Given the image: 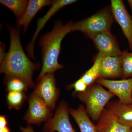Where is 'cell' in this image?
I'll return each instance as SVG.
<instances>
[{"label":"cell","instance_id":"6da1fadb","mask_svg":"<svg viewBox=\"0 0 132 132\" xmlns=\"http://www.w3.org/2000/svg\"><path fill=\"white\" fill-rule=\"evenodd\" d=\"M9 50L1 62L0 72L6 78H19L24 81L28 87L35 86L33 82L34 72L41 67L39 63H34L26 55L21 44L20 32L14 27H10Z\"/></svg>","mask_w":132,"mask_h":132},{"label":"cell","instance_id":"7a4b0ae2","mask_svg":"<svg viewBox=\"0 0 132 132\" xmlns=\"http://www.w3.org/2000/svg\"><path fill=\"white\" fill-rule=\"evenodd\" d=\"M73 24L72 22L69 21L64 25L57 21L52 31L41 38L39 44L42 48V67L37 81L45 75L54 73L64 68V65L59 63L58 59L62 41L66 35L72 31Z\"/></svg>","mask_w":132,"mask_h":132},{"label":"cell","instance_id":"3957f363","mask_svg":"<svg viewBox=\"0 0 132 132\" xmlns=\"http://www.w3.org/2000/svg\"><path fill=\"white\" fill-rule=\"evenodd\" d=\"M75 95L85 104L87 112L94 121L98 120L105 107L115 96L98 83L89 86L85 92Z\"/></svg>","mask_w":132,"mask_h":132},{"label":"cell","instance_id":"277c9868","mask_svg":"<svg viewBox=\"0 0 132 132\" xmlns=\"http://www.w3.org/2000/svg\"><path fill=\"white\" fill-rule=\"evenodd\" d=\"M113 22L111 9L107 7L87 19L73 23L72 31H80L89 37L99 33L110 32Z\"/></svg>","mask_w":132,"mask_h":132},{"label":"cell","instance_id":"5b68a950","mask_svg":"<svg viewBox=\"0 0 132 132\" xmlns=\"http://www.w3.org/2000/svg\"><path fill=\"white\" fill-rule=\"evenodd\" d=\"M38 82L33 93L42 99L51 110H54L60 93L54 73L45 75Z\"/></svg>","mask_w":132,"mask_h":132},{"label":"cell","instance_id":"8992f818","mask_svg":"<svg viewBox=\"0 0 132 132\" xmlns=\"http://www.w3.org/2000/svg\"><path fill=\"white\" fill-rule=\"evenodd\" d=\"M29 106L24 119L28 124L39 125L51 119L52 111L42 99L32 93L28 98Z\"/></svg>","mask_w":132,"mask_h":132},{"label":"cell","instance_id":"52a82bcc","mask_svg":"<svg viewBox=\"0 0 132 132\" xmlns=\"http://www.w3.org/2000/svg\"><path fill=\"white\" fill-rule=\"evenodd\" d=\"M69 111L67 103L61 102L54 116L45 124L44 132H76L69 120Z\"/></svg>","mask_w":132,"mask_h":132},{"label":"cell","instance_id":"ba28073f","mask_svg":"<svg viewBox=\"0 0 132 132\" xmlns=\"http://www.w3.org/2000/svg\"><path fill=\"white\" fill-rule=\"evenodd\" d=\"M96 82L106 88L123 103H132V78L120 80L99 78Z\"/></svg>","mask_w":132,"mask_h":132},{"label":"cell","instance_id":"9c48e42d","mask_svg":"<svg viewBox=\"0 0 132 132\" xmlns=\"http://www.w3.org/2000/svg\"><path fill=\"white\" fill-rule=\"evenodd\" d=\"M111 13L115 20L120 26L127 39L130 49L132 50V19L127 12L123 1L111 0Z\"/></svg>","mask_w":132,"mask_h":132},{"label":"cell","instance_id":"30bf717a","mask_svg":"<svg viewBox=\"0 0 132 132\" xmlns=\"http://www.w3.org/2000/svg\"><path fill=\"white\" fill-rule=\"evenodd\" d=\"M96 46L99 53L104 56H121L122 52L110 32H104L89 36Z\"/></svg>","mask_w":132,"mask_h":132},{"label":"cell","instance_id":"8fae6325","mask_svg":"<svg viewBox=\"0 0 132 132\" xmlns=\"http://www.w3.org/2000/svg\"><path fill=\"white\" fill-rule=\"evenodd\" d=\"M77 1L76 0H56L53 1L52 6L46 14L38 20L37 27L31 41L26 47V51L29 57L35 59L34 55V45L36 38L39 33L43 28L47 22L59 10L64 6L72 4Z\"/></svg>","mask_w":132,"mask_h":132},{"label":"cell","instance_id":"7c38bea8","mask_svg":"<svg viewBox=\"0 0 132 132\" xmlns=\"http://www.w3.org/2000/svg\"><path fill=\"white\" fill-rule=\"evenodd\" d=\"M98 132H129L131 128L121 124L116 116L106 108L103 110L97 121Z\"/></svg>","mask_w":132,"mask_h":132},{"label":"cell","instance_id":"4fadbf2b","mask_svg":"<svg viewBox=\"0 0 132 132\" xmlns=\"http://www.w3.org/2000/svg\"><path fill=\"white\" fill-rule=\"evenodd\" d=\"M121 56H104L100 71V78H109L122 77Z\"/></svg>","mask_w":132,"mask_h":132},{"label":"cell","instance_id":"5bb4252c","mask_svg":"<svg viewBox=\"0 0 132 132\" xmlns=\"http://www.w3.org/2000/svg\"><path fill=\"white\" fill-rule=\"evenodd\" d=\"M106 108L114 114L120 123L132 128V103H123L117 100L109 101Z\"/></svg>","mask_w":132,"mask_h":132},{"label":"cell","instance_id":"9a60e30c","mask_svg":"<svg viewBox=\"0 0 132 132\" xmlns=\"http://www.w3.org/2000/svg\"><path fill=\"white\" fill-rule=\"evenodd\" d=\"M53 1L30 0L25 13L20 19H17L16 23L18 27H24V34L26 33L29 24L34 17L42 8L52 5Z\"/></svg>","mask_w":132,"mask_h":132},{"label":"cell","instance_id":"2e32d148","mask_svg":"<svg viewBox=\"0 0 132 132\" xmlns=\"http://www.w3.org/2000/svg\"><path fill=\"white\" fill-rule=\"evenodd\" d=\"M69 112L78 124L80 132H98L96 126L90 119L86 108L83 105H79L75 109H70Z\"/></svg>","mask_w":132,"mask_h":132},{"label":"cell","instance_id":"e0dca14e","mask_svg":"<svg viewBox=\"0 0 132 132\" xmlns=\"http://www.w3.org/2000/svg\"><path fill=\"white\" fill-rule=\"evenodd\" d=\"M104 56L98 53L93 66L80 77L88 86L93 85L100 78L101 64Z\"/></svg>","mask_w":132,"mask_h":132},{"label":"cell","instance_id":"ac0fdd59","mask_svg":"<svg viewBox=\"0 0 132 132\" xmlns=\"http://www.w3.org/2000/svg\"><path fill=\"white\" fill-rule=\"evenodd\" d=\"M27 0H1L2 5L9 9L17 19H20L24 14L28 5Z\"/></svg>","mask_w":132,"mask_h":132},{"label":"cell","instance_id":"d6986e66","mask_svg":"<svg viewBox=\"0 0 132 132\" xmlns=\"http://www.w3.org/2000/svg\"><path fill=\"white\" fill-rule=\"evenodd\" d=\"M6 99L7 105L10 109H14L19 110L26 100V92H8Z\"/></svg>","mask_w":132,"mask_h":132},{"label":"cell","instance_id":"ffe728a7","mask_svg":"<svg viewBox=\"0 0 132 132\" xmlns=\"http://www.w3.org/2000/svg\"><path fill=\"white\" fill-rule=\"evenodd\" d=\"M5 83L8 92H26L28 86L21 80L15 78H5Z\"/></svg>","mask_w":132,"mask_h":132},{"label":"cell","instance_id":"44dd1931","mask_svg":"<svg viewBox=\"0 0 132 132\" xmlns=\"http://www.w3.org/2000/svg\"><path fill=\"white\" fill-rule=\"evenodd\" d=\"M122 62V77L123 79L132 78V52H122L121 55Z\"/></svg>","mask_w":132,"mask_h":132},{"label":"cell","instance_id":"7402d4cb","mask_svg":"<svg viewBox=\"0 0 132 132\" xmlns=\"http://www.w3.org/2000/svg\"><path fill=\"white\" fill-rule=\"evenodd\" d=\"M87 85L82 80V79L80 78L74 83L69 86V88H73L74 89L73 94L75 95L78 93L85 92L87 89Z\"/></svg>","mask_w":132,"mask_h":132},{"label":"cell","instance_id":"603a6c76","mask_svg":"<svg viewBox=\"0 0 132 132\" xmlns=\"http://www.w3.org/2000/svg\"><path fill=\"white\" fill-rule=\"evenodd\" d=\"M5 46L2 42H1V58L0 61L1 62L5 58L7 53H5Z\"/></svg>","mask_w":132,"mask_h":132},{"label":"cell","instance_id":"cb8c5ba5","mask_svg":"<svg viewBox=\"0 0 132 132\" xmlns=\"http://www.w3.org/2000/svg\"><path fill=\"white\" fill-rule=\"evenodd\" d=\"M7 121L5 116L1 115L0 116V128L7 126Z\"/></svg>","mask_w":132,"mask_h":132},{"label":"cell","instance_id":"d4e9b609","mask_svg":"<svg viewBox=\"0 0 132 132\" xmlns=\"http://www.w3.org/2000/svg\"><path fill=\"white\" fill-rule=\"evenodd\" d=\"M20 129L21 132H36L33 130L32 128L30 126H28L26 127H21Z\"/></svg>","mask_w":132,"mask_h":132},{"label":"cell","instance_id":"484cf974","mask_svg":"<svg viewBox=\"0 0 132 132\" xmlns=\"http://www.w3.org/2000/svg\"><path fill=\"white\" fill-rule=\"evenodd\" d=\"M0 132H10V129L7 126L0 128Z\"/></svg>","mask_w":132,"mask_h":132},{"label":"cell","instance_id":"4316f807","mask_svg":"<svg viewBox=\"0 0 132 132\" xmlns=\"http://www.w3.org/2000/svg\"><path fill=\"white\" fill-rule=\"evenodd\" d=\"M128 2L129 3V5H130L131 9L132 10V0H129V1H128Z\"/></svg>","mask_w":132,"mask_h":132},{"label":"cell","instance_id":"83f0119b","mask_svg":"<svg viewBox=\"0 0 132 132\" xmlns=\"http://www.w3.org/2000/svg\"><path fill=\"white\" fill-rule=\"evenodd\" d=\"M129 132H132V128H131V129H130V131Z\"/></svg>","mask_w":132,"mask_h":132}]
</instances>
